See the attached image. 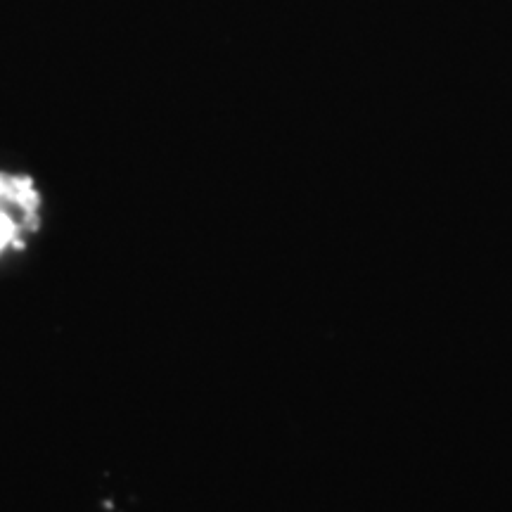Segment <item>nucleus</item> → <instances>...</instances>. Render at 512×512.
Segmentation results:
<instances>
[{"mask_svg": "<svg viewBox=\"0 0 512 512\" xmlns=\"http://www.w3.org/2000/svg\"><path fill=\"white\" fill-rule=\"evenodd\" d=\"M43 228V195L27 174L0 171V261L27 252Z\"/></svg>", "mask_w": 512, "mask_h": 512, "instance_id": "1", "label": "nucleus"}]
</instances>
